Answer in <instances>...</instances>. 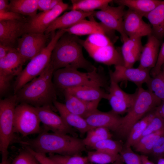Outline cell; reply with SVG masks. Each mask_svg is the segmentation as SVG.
<instances>
[{
	"label": "cell",
	"instance_id": "cell-1",
	"mask_svg": "<svg viewBox=\"0 0 164 164\" xmlns=\"http://www.w3.org/2000/svg\"><path fill=\"white\" fill-rule=\"evenodd\" d=\"M19 142L24 147L45 154L79 155L86 146L83 139L68 134L50 133L43 130L36 138L19 140Z\"/></svg>",
	"mask_w": 164,
	"mask_h": 164
},
{
	"label": "cell",
	"instance_id": "cell-2",
	"mask_svg": "<svg viewBox=\"0 0 164 164\" xmlns=\"http://www.w3.org/2000/svg\"><path fill=\"white\" fill-rule=\"evenodd\" d=\"M83 40L65 32L56 43L52 51L50 63L54 71L69 67L90 71L96 68L84 57Z\"/></svg>",
	"mask_w": 164,
	"mask_h": 164
},
{
	"label": "cell",
	"instance_id": "cell-3",
	"mask_svg": "<svg viewBox=\"0 0 164 164\" xmlns=\"http://www.w3.org/2000/svg\"><path fill=\"white\" fill-rule=\"evenodd\" d=\"M54 71L50 62L42 73L22 87L15 94L18 103L34 107L50 106L53 108L56 100V87L53 81Z\"/></svg>",
	"mask_w": 164,
	"mask_h": 164
},
{
	"label": "cell",
	"instance_id": "cell-4",
	"mask_svg": "<svg viewBox=\"0 0 164 164\" xmlns=\"http://www.w3.org/2000/svg\"><path fill=\"white\" fill-rule=\"evenodd\" d=\"M131 107L122 117L119 126L115 132L119 136H128L133 125L149 112L155 109L162 101L148 89L138 87Z\"/></svg>",
	"mask_w": 164,
	"mask_h": 164
},
{
	"label": "cell",
	"instance_id": "cell-5",
	"mask_svg": "<svg viewBox=\"0 0 164 164\" xmlns=\"http://www.w3.org/2000/svg\"><path fill=\"white\" fill-rule=\"evenodd\" d=\"M53 81L56 87L65 90L84 86L106 88L105 77L97 68L83 72L78 69L67 67L57 70L53 73Z\"/></svg>",
	"mask_w": 164,
	"mask_h": 164
},
{
	"label": "cell",
	"instance_id": "cell-6",
	"mask_svg": "<svg viewBox=\"0 0 164 164\" xmlns=\"http://www.w3.org/2000/svg\"><path fill=\"white\" fill-rule=\"evenodd\" d=\"M65 32L63 29H60L51 32L50 40L46 47L30 60L16 77L14 86V94L44 71L50 62L52 53L56 43Z\"/></svg>",
	"mask_w": 164,
	"mask_h": 164
},
{
	"label": "cell",
	"instance_id": "cell-7",
	"mask_svg": "<svg viewBox=\"0 0 164 164\" xmlns=\"http://www.w3.org/2000/svg\"><path fill=\"white\" fill-rule=\"evenodd\" d=\"M17 103L15 94L0 100V152L2 160L8 159L9 146L16 139L14 121Z\"/></svg>",
	"mask_w": 164,
	"mask_h": 164
},
{
	"label": "cell",
	"instance_id": "cell-8",
	"mask_svg": "<svg viewBox=\"0 0 164 164\" xmlns=\"http://www.w3.org/2000/svg\"><path fill=\"white\" fill-rule=\"evenodd\" d=\"M35 107L25 103L17 105L15 111L14 129L15 133L22 137L39 134L43 130Z\"/></svg>",
	"mask_w": 164,
	"mask_h": 164
},
{
	"label": "cell",
	"instance_id": "cell-9",
	"mask_svg": "<svg viewBox=\"0 0 164 164\" xmlns=\"http://www.w3.org/2000/svg\"><path fill=\"white\" fill-rule=\"evenodd\" d=\"M26 61L18 51L11 52L0 59V93L2 95L8 90L11 80L22 71Z\"/></svg>",
	"mask_w": 164,
	"mask_h": 164
},
{
	"label": "cell",
	"instance_id": "cell-10",
	"mask_svg": "<svg viewBox=\"0 0 164 164\" xmlns=\"http://www.w3.org/2000/svg\"><path fill=\"white\" fill-rule=\"evenodd\" d=\"M50 34L25 33L18 39L16 48L25 60H31L46 47Z\"/></svg>",
	"mask_w": 164,
	"mask_h": 164
},
{
	"label": "cell",
	"instance_id": "cell-11",
	"mask_svg": "<svg viewBox=\"0 0 164 164\" xmlns=\"http://www.w3.org/2000/svg\"><path fill=\"white\" fill-rule=\"evenodd\" d=\"M125 7L122 5L116 7L108 5L102 9L94 11L92 15L100 20L101 22L109 29L119 32L123 42L129 37L123 29Z\"/></svg>",
	"mask_w": 164,
	"mask_h": 164
},
{
	"label": "cell",
	"instance_id": "cell-12",
	"mask_svg": "<svg viewBox=\"0 0 164 164\" xmlns=\"http://www.w3.org/2000/svg\"><path fill=\"white\" fill-rule=\"evenodd\" d=\"M68 5L61 0L52 9L42 12L26 20V33H45L50 25L68 7Z\"/></svg>",
	"mask_w": 164,
	"mask_h": 164
},
{
	"label": "cell",
	"instance_id": "cell-13",
	"mask_svg": "<svg viewBox=\"0 0 164 164\" xmlns=\"http://www.w3.org/2000/svg\"><path fill=\"white\" fill-rule=\"evenodd\" d=\"M43 130L63 134H72V128L68 126L60 115L55 112L50 106L34 107Z\"/></svg>",
	"mask_w": 164,
	"mask_h": 164
},
{
	"label": "cell",
	"instance_id": "cell-14",
	"mask_svg": "<svg viewBox=\"0 0 164 164\" xmlns=\"http://www.w3.org/2000/svg\"><path fill=\"white\" fill-rule=\"evenodd\" d=\"M151 70L127 67L124 65L114 66V71L110 70L109 75L117 83L125 81L132 82L138 87L144 83L147 84L150 79Z\"/></svg>",
	"mask_w": 164,
	"mask_h": 164
},
{
	"label": "cell",
	"instance_id": "cell-15",
	"mask_svg": "<svg viewBox=\"0 0 164 164\" xmlns=\"http://www.w3.org/2000/svg\"><path fill=\"white\" fill-rule=\"evenodd\" d=\"M142 18L130 9L125 10L123 19V29L128 37L142 38L152 34L151 26L145 22Z\"/></svg>",
	"mask_w": 164,
	"mask_h": 164
},
{
	"label": "cell",
	"instance_id": "cell-16",
	"mask_svg": "<svg viewBox=\"0 0 164 164\" xmlns=\"http://www.w3.org/2000/svg\"><path fill=\"white\" fill-rule=\"evenodd\" d=\"M89 56L96 62L111 66L124 65L121 52L113 45L97 48L83 45Z\"/></svg>",
	"mask_w": 164,
	"mask_h": 164
},
{
	"label": "cell",
	"instance_id": "cell-17",
	"mask_svg": "<svg viewBox=\"0 0 164 164\" xmlns=\"http://www.w3.org/2000/svg\"><path fill=\"white\" fill-rule=\"evenodd\" d=\"M26 21H0V43L15 48L18 39L25 32Z\"/></svg>",
	"mask_w": 164,
	"mask_h": 164
},
{
	"label": "cell",
	"instance_id": "cell-18",
	"mask_svg": "<svg viewBox=\"0 0 164 164\" xmlns=\"http://www.w3.org/2000/svg\"><path fill=\"white\" fill-rule=\"evenodd\" d=\"M84 118L91 128L103 127L115 132L120 125L122 117L112 110L104 112L97 109Z\"/></svg>",
	"mask_w": 164,
	"mask_h": 164
},
{
	"label": "cell",
	"instance_id": "cell-19",
	"mask_svg": "<svg viewBox=\"0 0 164 164\" xmlns=\"http://www.w3.org/2000/svg\"><path fill=\"white\" fill-rule=\"evenodd\" d=\"M91 16L90 20H83L69 28L63 29L66 32L77 36L90 35L101 33L107 35L113 42L114 31L111 30L103 25L101 22H96Z\"/></svg>",
	"mask_w": 164,
	"mask_h": 164
},
{
	"label": "cell",
	"instance_id": "cell-20",
	"mask_svg": "<svg viewBox=\"0 0 164 164\" xmlns=\"http://www.w3.org/2000/svg\"><path fill=\"white\" fill-rule=\"evenodd\" d=\"M93 12L73 10L66 12L62 15L57 18L50 25L45 34H48L56 30L70 27L81 20L85 19L86 18L92 16Z\"/></svg>",
	"mask_w": 164,
	"mask_h": 164
},
{
	"label": "cell",
	"instance_id": "cell-21",
	"mask_svg": "<svg viewBox=\"0 0 164 164\" xmlns=\"http://www.w3.org/2000/svg\"><path fill=\"white\" fill-rule=\"evenodd\" d=\"M148 37L146 43L143 46L138 67L151 70L157 61L160 41L152 34Z\"/></svg>",
	"mask_w": 164,
	"mask_h": 164
},
{
	"label": "cell",
	"instance_id": "cell-22",
	"mask_svg": "<svg viewBox=\"0 0 164 164\" xmlns=\"http://www.w3.org/2000/svg\"><path fill=\"white\" fill-rule=\"evenodd\" d=\"M64 105L70 112L85 118L89 114L97 109L100 102L86 101L64 91Z\"/></svg>",
	"mask_w": 164,
	"mask_h": 164
},
{
	"label": "cell",
	"instance_id": "cell-23",
	"mask_svg": "<svg viewBox=\"0 0 164 164\" xmlns=\"http://www.w3.org/2000/svg\"><path fill=\"white\" fill-rule=\"evenodd\" d=\"M123 43L121 53L124 66L132 67L134 63L139 60L143 46L141 38L128 37Z\"/></svg>",
	"mask_w": 164,
	"mask_h": 164
},
{
	"label": "cell",
	"instance_id": "cell-24",
	"mask_svg": "<svg viewBox=\"0 0 164 164\" xmlns=\"http://www.w3.org/2000/svg\"><path fill=\"white\" fill-rule=\"evenodd\" d=\"M53 105L66 124L69 127L74 128L82 134L86 133L91 129L85 119L68 110L64 104L57 100Z\"/></svg>",
	"mask_w": 164,
	"mask_h": 164
},
{
	"label": "cell",
	"instance_id": "cell-25",
	"mask_svg": "<svg viewBox=\"0 0 164 164\" xmlns=\"http://www.w3.org/2000/svg\"><path fill=\"white\" fill-rule=\"evenodd\" d=\"M64 91L81 100L89 102L100 101L103 99H107L108 96V93L106 92L103 88L93 86L70 88Z\"/></svg>",
	"mask_w": 164,
	"mask_h": 164
},
{
	"label": "cell",
	"instance_id": "cell-26",
	"mask_svg": "<svg viewBox=\"0 0 164 164\" xmlns=\"http://www.w3.org/2000/svg\"><path fill=\"white\" fill-rule=\"evenodd\" d=\"M145 17L151 25L152 34L160 41L164 37V0Z\"/></svg>",
	"mask_w": 164,
	"mask_h": 164
},
{
	"label": "cell",
	"instance_id": "cell-27",
	"mask_svg": "<svg viewBox=\"0 0 164 164\" xmlns=\"http://www.w3.org/2000/svg\"><path fill=\"white\" fill-rule=\"evenodd\" d=\"M118 5L127 6L143 17L145 16L158 5L159 0H116L113 1Z\"/></svg>",
	"mask_w": 164,
	"mask_h": 164
},
{
	"label": "cell",
	"instance_id": "cell-28",
	"mask_svg": "<svg viewBox=\"0 0 164 164\" xmlns=\"http://www.w3.org/2000/svg\"><path fill=\"white\" fill-rule=\"evenodd\" d=\"M155 110V109L148 113L133 125L128 136L125 147H132L139 140L145 130L154 116Z\"/></svg>",
	"mask_w": 164,
	"mask_h": 164
},
{
	"label": "cell",
	"instance_id": "cell-29",
	"mask_svg": "<svg viewBox=\"0 0 164 164\" xmlns=\"http://www.w3.org/2000/svg\"><path fill=\"white\" fill-rule=\"evenodd\" d=\"M38 0H11L9 11L32 17L37 14Z\"/></svg>",
	"mask_w": 164,
	"mask_h": 164
},
{
	"label": "cell",
	"instance_id": "cell-30",
	"mask_svg": "<svg viewBox=\"0 0 164 164\" xmlns=\"http://www.w3.org/2000/svg\"><path fill=\"white\" fill-rule=\"evenodd\" d=\"M111 0H72L71 10H78L86 12L102 9L112 2Z\"/></svg>",
	"mask_w": 164,
	"mask_h": 164
},
{
	"label": "cell",
	"instance_id": "cell-31",
	"mask_svg": "<svg viewBox=\"0 0 164 164\" xmlns=\"http://www.w3.org/2000/svg\"><path fill=\"white\" fill-rule=\"evenodd\" d=\"M86 134V136L83 139V142L85 146L90 148L98 142L111 138L112 136L110 130L103 127L91 128Z\"/></svg>",
	"mask_w": 164,
	"mask_h": 164
},
{
	"label": "cell",
	"instance_id": "cell-32",
	"mask_svg": "<svg viewBox=\"0 0 164 164\" xmlns=\"http://www.w3.org/2000/svg\"><path fill=\"white\" fill-rule=\"evenodd\" d=\"M87 157L89 162L95 164H109L121 158L120 154H114L96 150L88 152Z\"/></svg>",
	"mask_w": 164,
	"mask_h": 164
},
{
	"label": "cell",
	"instance_id": "cell-33",
	"mask_svg": "<svg viewBox=\"0 0 164 164\" xmlns=\"http://www.w3.org/2000/svg\"><path fill=\"white\" fill-rule=\"evenodd\" d=\"M148 89L162 101H164V68L146 84Z\"/></svg>",
	"mask_w": 164,
	"mask_h": 164
},
{
	"label": "cell",
	"instance_id": "cell-34",
	"mask_svg": "<svg viewBox=\"0 0 164 164\" xmlns=\"http://www.w3.org/2000/svg\"><path fill=\"white\" fill-rule=\"evenodd\" d=\"M123 147L124 146L121 142L108 138L98 142L91 148L94 150L112 154H120Z\"/></svg>",
	"mask_w": 164,
	"mask_h": 164
},
{
	"label": "cell",
	"instance_id": "cell-35",
	"mask_svg": "<svg viewBox=\"0 0 164 164\" xmlns=\"http://www.w3.org/2000/svg\"><path fill=\"white\" fill-rule=\"evenodd\" d=\"M113 43L107 35L96 33L89 35L86 40H83L82 45L97 48L113 45Z\"/></svg>",
	"mask_w": 164,
	"mask_h": 164
},
{
	"label": "cell",
	"instance_id": "cell-36",
	"mask_svg": "<svg viewBox=\"0 0 164 164\" xmlns=\"http://www.w3.org/2000/svg\"><path fill=\"white\" fill-rule=\"evenodd\" d=\"M49 155V157L58 164H88L89 162L87 156L84 157L80 155Z\"/></svg>",
	"mask_w": 164,
	"mask_h": 164
},
{
	"label": "cell",
	"instance_id": "cell-37",
	"mask_svg": "<svg viewBox=\"0 0 164 164\" xmlns=\"http://www.w3.org/2000/svg\"><path fill=\"white\" fill-rule=\"evenodd\" d=\"M107 100L111 108L112 111L118 115L127 113L132 105L126 101L109 93Z\"/></svg>",
	"mask_w": 164,
	"mask_h": 164
},
{
	"label": "cell",
	"instance_id": "cell-38",
	"mask_svg": "<svg viewBox=\"0 0 164 164\" xmlns=\"http://www.w3.org/2000/svg\"><path fill=\"white\" fill-rule=\"evenodd\" d=\"M110 84L108 87L109 93L121 98L132 104L135 97V93L129 94L123 91L118 85L110 76Z\"/></svg>",
	"mask_w": 164,
	"mask_h": 164
},
{
	"label": "cell",
	"instance_id": "cell-39",
	"mask_svg": "<svg viewBox=\"0 0 164 164\" xmlns=\"http://www.w3.org/2000/svg\"><path fill=\"white\" fill-rule=\"evenodd\" d=\"M164 128V119L157 113L155 110L154 116L145 130L141 138Z\"/></svg>",
	"mask_w": 164,
	"mask_h": 164
},
{
	"label": "cell",
	"instance_id": "cell-40",
	"mask_svg": "<svg viewBox=\"0 0 164 164\" xmlns=\"http://www.w3.org/2000/svg\"><path fill=\"white\" fill-rule=\"evenodd\" d=\"M120 154L126 164H142L140 155L135 153L131 147H124Z\"/></svg>",
	"mask_w": 164,
	"mask_h": 164
},
{
	"label": "cell",
	"instance_id": "cell-41",
	"mask_svg": "<svg viewBox=\"0 0 164 164\" xmlns=\"http://www.w3.org/2000/svg\"><path fill=\"white\" fill-rule=\"evenodd\" d=\"M11 164H39L34 155L26 149L19 152L14 159Z\"/></svg>",
	"mask_w": 164,
	"mask_h": 164
},
{
	"label": "cell",
	"instance_id": "cell-42",
	"mask_svg": "<svg viewBox=\"0 0 164 164\" xmlns=\"http://www.w3.org/2000/svg\"><path fill=\"white\" fill-rule=\"evenodd\" d=\"M164 134V128L154 133L148 142L138 151L144 154L151 153L152 150L159 138Z\"/></svg>",
	"mask_w": 164,
	"mask_h": 164
},
{
	"label": "cell",
	"instance_id": "cell-43",
	"mask_svg": "<svg viewBox=\"0 0 164 164\" xmlns=\"http://www.w3.org/2000/svg\"><path fill=\"white\" fill-rule=\"evenodd\" d=\"M164 63V42L159 50L158 58L156 65L150 71V75L153 77L158 74L161 70Z\"/></svg>",
	"mask_w": 164,
	"mask_h": 164
},
{
	"label": "cell",
	"instance_id": "cell-44",
	"mask_svg": "<svg viewBox=\"0 0 164 164\" xmlns=\"http://www.w3.org/2000/svg\"><path fill=\"white\" fill-rule=\"evenodd\" d=\"M17 20L26 21L23 15L14 12L0 11V21Z\"/></svg>",
	"mask_w": 164,
	"mask_h": 164
},
{
	"label": "cell",
	"instance_id": "cell-45",
	"mask_svg": "<svg viewBox=\"0 0 164 164\" xmlns=\"http://www.w3.org/2000/svg\"><path fill=\"white\" fill-rule=\"evenodd\" d=\"M24 147L29 151L35 157L39 164H58L47 156L46 154L37 152L29 147Z\"/></svg>",
	"mask_w": 164,
	"mask_h": 164
},
{
	"label": "cell",
	"instance_id": "cell-46",
	"mask_svg": "<svg viewBox=\"0 0 164 164\" xmlns=\"http://www.w3.org/2000/svg\"><path fill=\"white\" fill-rule=\"evenodd\" d=\"M151 153L157 158L164 156V134L155 144Z\"/></svg>",
	"mask_w": 164,
	"mask_h": 164
},
{
	"label": "cell",
	"instance_id": "cell-47",
	"mask_svg": "<svg viewBox=\"0 0 164 164\" xmlns=\"http://www.w3.org/2000/svg\"><path fill=\"white\" fill-rule=\"evenodd\" d=\"M17 51L16 48L0 43V59L5 57L11 52Z\"/></svg>",
	"mask_w": 164,
	"mask_h": 164
},
{
	"label": "cell",
	"instance_id": "cell-48",
	"mask_svg": "<svg viewBox=\"0 0 164 164\" xmlns=\"http://www.w3.org/2000/svg\"><path fill=\"white\" fill-rule=\"evenodd\" d=\"M52 0H38V9L46 11L50 10V5Z\"/></svg>",
	"mask_w": 164,
	"mask_h": 164
},
{
	"label": "cell",
	"instance_id": "cell-49",
	"mask_svg": "<svg viewBox=\"0 0 164 164\" xmlns=\"http://www.w3.org/2000/svg\"><path fill=\"white\" fill-rule=\"evenodd\" d=\"M9 2L7 0H0V11H9Z\"/></svg>",
	"mask_w": 164,
	"mask_h": 164
},
{
	"label": "cell",
	"instance_id": "cell-50",
	"mask_svg": "<svg viewBox=\"0 0 164 164\" xmlns=\"http://www.w3.org/2000/svg\"><path fill=\"white\" fill-rule=\"evenodd\" d=\"M157 113L164 119V101L155 109Z\"/></svg>",
	"mask_w": 164,
	"mask_h": 164
},
{
	"label": "cell",
	"instance_id": "cell-51",
	"mask_svg": "<svg viewBox=\"0 0 164 164\" xmlns=\"http://www.w3.org/2000/svg\"><path fill=\"white\" fill-rule=\"evenodd\" d=\"M142 164H155L151 161L149 159L148 157L144 155H140Z\"/></svg>",
	"mask_w": 164,
	"mask_h": 164
},
{
	"label": "cell",
	"instance_id": "cell-52",
	"mask_svg": "<svg viewBox=\"0 0 164 164\" xmlns=\"http://www.w3.org/2000/svg\"><path fill=\"white\" fill-rule=\"evenodd\" d=\"M157 159V164H164V157H160Z\"/></svg>",
	"mask_w": 164,
	"mask_h": 164
},
{
	"label": "cell",
	"instance_id": "cell-53",
	"mask_svg": "<svg viewBox=\"0 0 164 164\" xmlns=\"http://www.w3.org/2000/svg\"><path fill=\"white\" fill-rule=\"evenodd\" d=\"M124 162L122 159L121 158L118 160L117 161H115V162L109 164H124Z\"/></svg>",
	"mask_w": 164,
	"mask_h": 164
},
{
	"label": "cell",
	"instance_id": "cell-54",
	"mask_svg": "<svg viewBox=\"0 0 164 164\" xmlns=\"http://www.w3.org/2000/svg\"><path fill=\"white\" fill-rule=\"evenodd\" d=\"M0 164H10L8 159L2 160V162Z\"/></svg>",
	"mask_w": 164,
	"mask_h": 164
},
{
	"label": "cell",
	"instance_id": "cell-55",
	"mask_svg": "<svg viewBox=\"0 0 164 164\" xmlns=\"http://www.w3.org/2000/svg\"><path fill=\"white\" fill-rule=\"evenodd\" d=\"M162 68H164V63H163V65L162 66Z\"/></svg>",
	"mask_w": 164,
	"mask_h": 164
},
{
	"label": "cell",
	"instance_id": "cell-56",
	"mask_svg": "<svg viewBox=\"0 0 164 164\" xmlns=\"http://www.w3.org/2000/svg\"><path fill=\"white\" fill-rule=\"evenodd\" d=\"M163 157H164V156H163Z\"/></svg>",
	"mask_w": 164,
	"mask_h": 164
},
{
	"label": "cell",
	"instance_id": "cell-57",
	"mask_svg": "<svg viewBox=\"0 0 164 164\" xmlns=\"http://www.w3.org/2000/svg\"></svg>",
	"mask_w": 164,
	"mask_h": 164
}]
</instances>
